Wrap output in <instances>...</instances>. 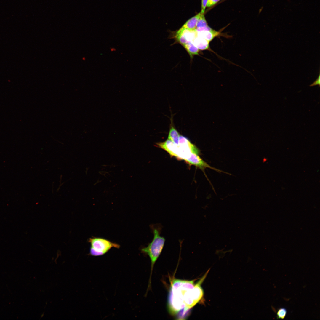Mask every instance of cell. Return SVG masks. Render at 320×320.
Segmentation results:
<instances>
[{"label":"cell","mask_w":320,"mask_h":320,"mask_svg":"<svg viewBox=\"0 0 320 320\" xmlns=\"http://www.w3.org/2000/svg\"><path fill=\"white\" fill-rule=\"evenodd\" d=\"M184 160L190 165H194L203 170L208 168L216 171H219L208 164L200 157L199 154L197 153H191Z\"/></svg>","instance_id":"obj_5"},{"label":"cell","mask_w":320,"mask_h":320,"mask_svg":"<svg viewBox=\"0 0 320 320\" xmlns=\"http://www.w3.org/2000/svg\"><path fill=\"white\" fill-rule=\"evenodd\" d=\"M156 144L158 147L167 152L171 156L175 157L178 159V145L171 140L167 139L164 142L157 143Z\"/></svg>","instance_id":"obj_6"},{"label":"cell","mask_w":320,"mask_h":320,"mask_svg":"<svg viewBox=\"0 0 320 320\" xmlns=\"http://www.w3.org/2000/svg\"><path fill=\"white\" fill-rule=\"evenodd\" d=\"M193 41L199 50H205L209 48V42L203 38L197 36Z\"/></svg>","instance_id":"obj_8"},{"label":"cell","mask_w":320,"mask_h":320,"mask_svg":"<svg viewBox=\"0 0 320 320\" xmlns=\"http://www.w3.org/2000/svg\"><path fill=\"white\" fill-rule=\"evenodd\" d=\"M178 148V159L185 160L191 153L199 154V151L196 146L186 137L180 135Z\"/></svg>","instance_id":"obj_4"},{"label":"cell","mask_w":320,"mask_h":320,"mask_svg":"<svg viewBox=\"0 0 320 320\" xmlns=\"http://www.w3.org/2000/svg\"><path fill=\"white\" fill-rule=\"evenodd\" d=\"M208 26H209L208 25L204 14L201 13L195 29L196 30H200L205 28Z\"/></svg>","instance_id":"obj_12"},{"label":"cell","mask_w":320,"mask_h":320,"mask_svg":"<svg viewBox=\"0 0 320 320\" xmlns=\"http://www.w3.org/2000/svg\"><path fill=\"white\" fill-rule=\"evenodd\" d=\"M150 228L153 235V239L147 247H143L141 250L149 256L151 262L152 271L155 262L163 249L165 239L160 235L162 228L160 224H152L150 225Z\"/></svg>","instance_id":"obj_2"},{"label":"cell","mask_w":320,"mask_h":320,"mask_svg":"<svg viewBox=\"0 0 320 320\" xmlns=\"http://www.w3.org/2000/svg\"><path fill=\"white\" fill-rule=\"evenodd\" d=\"M201 14V12L195 16L188 20L183 26L182 27L190 30H194L196 29V25Z\"/></svg>","instance_id":"obj_10"},{"label":"cell","mask_w":320,"mask_h":320,"mask_svg":"<svg viewBox=\"0 0 320 320\" xmlns=\"http://www.w3.org/2000/svg\"><path fill=\"white\" fill-rule=\"evenodd\" d=\"M320 75L319 74V76L317 79L311 84H310L309 86L311 87H312L317 85H318L319 87H320Z\"/></svg>","instance_id":"obj_16"},{"label":"cell","mask_w":320,"mask_h":320,"mask_svg":"<svg viewBox=\"0 0 320 320\" xmlns=\"http://www.w3.org/2000/svg\"><path fill=\"white\" fill-rule=\"evenodd\" d=\"M287 313L286 309L284 308H279L277 312V318L283 319L285 317Z\"/></svg>","instance_id":"obj_13"},{"label":"cell","mask_w":320,"mask_h":320,"mask_svg":"<svg viewBox=\"0 0 320 320\" xmlns=\"http://www.w3.org/2000/svg\"><path fill=\"white\" fill-rule=\"evenodd\" d=\"M91 244L90 254L93 256H99L107 253L112 247L118 248L120 245L105 239L93 237L88 240Z\"/></svg>","instance_id":"obj_3"},{"label":"cell","mask_w":320,"mask_h":320,"mask_svg":"<svg viewBox=\"0 0 320 320\" xmlns=\"http://www.w3.org/2000/svg\"><path fill=\"white\" fill-rule=\"evenodd\" d=\"M208 1V0H201V11L200 12L202 14H204V12Z\"/></svg>","instance_id":"obj_14"},{"label":"cell","mask_w":320,"mask_h":320,"mask_svg":"<svg viewBox=\"0 0 320 320\" xmlns=\"http://www.w3.org/2000/svg\"><path fill=\"white\" fill-rule=\"evenodd\" d=\"M196 31L197 36L204 39L209 42L220 33L219 32L212 29L209 26Z\"/></svg>","instance_id":"obj_7"},{"label":"cell","mask_w":320,"mask_h":320,"mask_svg":"<svg viewBox=\"0 0 320 320\" xmlns=\"http://www.w3.org/2000/svg\"><path fill=\"white\" fill-rule=\"evenodd\" d=\"M183 46L189 54L191 58L195 55H198L199 50L194 45L193 41H189Z\"/></svg>","instance_id":"obj_11"},{"label":"cell","mask_w":320,"mask_h":320,"mask_svg":"<svg viewBox=\"0 0 320 320\" xmlns=\"http://www.w3.org/2000/svg\"><path fill=\"white\" fill-rule=\"evenodd\" d=\"M207 275L206 273L196 284L194 281L173 280L168 300V308L171 314H176L182 311L181 316L182 318L200 301L204 295L201 285Z\"/></svg>","instance_id":"obj_1"},{"label":"cell","mask_w":320,"mask_h":320,"mask_svg":"<svg viewBox=\"0 0 320 320\" xmlns=\"http://www.w3.org/2000/svg\"><path fill=\"white\" fill-rule=\"evenodd\" d=\"M220 0H208L207 6L208 7H210L217 4Z\"/></svg>","instance_id":"obj_15"},{"label":"cell","mask_w":320,"mask_h":320,"mask_svg":"<svg viewBox=\"0 0 320 320\" xmlns=\"http://www.w3.org/2000/svg\"><path fill=\"white\" fill-rule=\"evenodd\" d=\"M180 134L174 127L172 122L170 126L168 139L172 141L177 145L179 144Z\"/></svg>","instance_id":"obj_9"},{"label":"cell","mask_w":320,"mask_h":320,"mask_svg":"<svg viewBox=\"0 0 320 320\" xmlns=\"http://www.w3.org/2000/svg\"><path fill=\"white\" fill-rule=\"evenodd\" d=\"M110 50H111V51H115L116 49L114 48H111Z\"/></svg>","instance_id":"obj_17"}]
</instances>
